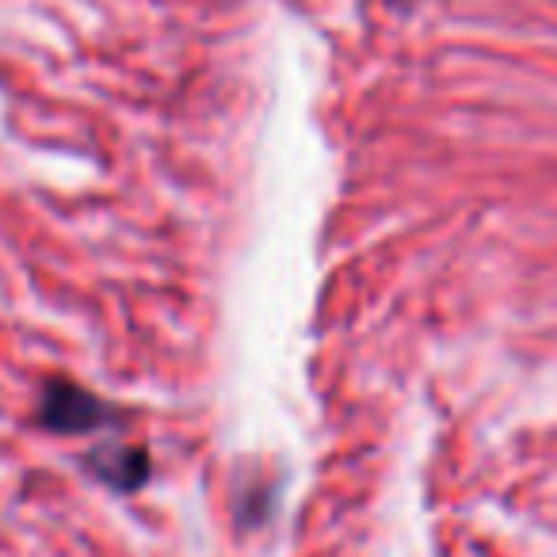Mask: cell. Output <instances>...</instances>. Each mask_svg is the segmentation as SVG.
I'll return each instance as SVG.
<instances>
[{
    "instance_id": "6da1fadb",
    "label": "cell",
    "mask_w": 557,
    "mask_h": 557,
    "mask_svg": "<svg viewBox=\"0 0 557 557\" xmlns=\"http://www.w3.org/2000/svg\"><path fill=\"white\" fill-rule=\"evenodd\" d=\"M108 420H115V409H111L103 397L77 386V382L54 379L47 386V394H42V424L62 435L96 432V428H103Z\"/></svg>"
},
{
    "instance_id": "7a4b0ae2",
    "label": "cell",
    "mask_w": 557,
    "mask_h": 557,
    "mask_svg": "<svg viewBox=\"0 0 557 557\" xmlns=\"http://www.w3.org/2000/svg\"><path fill=\"white\" fill-rule=\"evenodd\" d=\"M88 466L115 488H138L149 478V455L141 447H103L88 455Z\"/></svg>"
}]
</instances>
